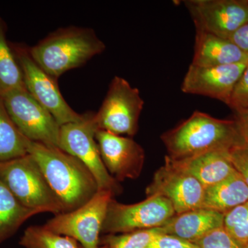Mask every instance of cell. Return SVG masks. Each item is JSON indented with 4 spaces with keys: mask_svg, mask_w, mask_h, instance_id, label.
I'll return each instance as SVG.
<instances>
[{
    "mask_svg": "<svg viewBox=\"0 0 248 248\" xmlns=\"http://www.w3.org/2000/svg\"><path fill=\"white\" fill-rule=\"evenodd\" d=\"M184 4L196 31L222 38H231L248 22V0H186Z\"/></svg>",
    "mask_w": 248,
    "mask_h": 248,
    "instance_id": "8fae6325",
    "label": "cell"
},
{
    "mask_svg": "<svg viewBox=\"0 0 248 248\" xmlns=\"http://www.w3.org/2000/svg\"><path fill=\"white\" fill-rule=\"evenodd\" d=\"M229 40L248 57V22L238 29Z\"/></svg>",
    "mask_w": 248,
    "mask_h": 248,
    "instance_id": "f1b7e54d",
    "label": "cell"
},
{
    "mask_svg": "<svg viewBox=\"0 0 248 248\" xmlns=\"http://www.w3.org/2000/svg\"><path fill=\"white\" fill-rule=\"evenodd\" d=\"M228 107L234 111L248 108V63L235 86Z\"/></svg>",
    "mask_w": 248,
    "mask_h": 248,
    "instance_id": "484cf974",
    "label": "cell"
},
{
    "mask_svg": "<svg viewBox=\"0 0 248 248\" xmlns=\"http://www.w3.org/2000/svg\"><path fill=\"white\" fill-rule=\"evenodd\" d=\"M224 215L210 209L200 208L176 214L159 228L164 234L173 235L195 243L209 232L223 226Z\"/></svg>",
    "mask_w": 248,
    "mask_h": 248,
    "instance_id": "2e32d148",
    "label": "cell"
},
{
    "mask_svg": "<svg viewBox=\"0 0 248 248\" xmlns=\"http://www.w3.org/2000/svg\"><path fill=\"white\" fill-rule=\"evenodd\" d=\"M234 121L245 144L248 146V108L234 111Z\"/></svg>",
    "mask_w": 248,
    "mask_h": 248,
    "instance_id": "f546056e",
    "label": "cell"
},
{
    "mask_svg": "<svg viewBox=\"0 0 248 248\" xmlns=\"http://www.w3.org/2000/svg\"><path fill=\"white\" fill-rule=\"evenodd\" d=\"M194 244L199 248H244L223 226L209 232Z\"/></svg>",
    "mask_w": 248,
    "mask_h": 248,
    "instance_id": "d4e9b609",
    "label": "cell"
},
{
    "mask_svg": "<svg viewBox=\"0 0 248 248\" xmlns=\"http://www.w3.org/2000/svg\"><path fill=\"white\" fill-rule=\"evenodd\" d=\"M28 154L40 166L64 213L82 206L99 191L97 181L89 169L60 148L31 141Z\"/></svg>",
    "mask_w": 248,
    "mask_h": 248,
    "instance_id": "6da1fadb",
    "label": "cell"
},
{
    "mask_svg": "<svg viewBox=\"0 0 248 248\" xmlns=\"http://www.w3.org/2000/svg\"><path fill=\"white\" fill-rule=\"evenodd\" d=\"M94 117L95 112H86L80 122L61 125L60 148L76 156L89 169L97 181L99 190L108 191L115 197L122 189L103 163L95 139L98 128Z\"/></svg>",
    "mask_w": 248,
    "mask_h": 248,
    "instance_id": "5b68a950",
    "label": "cell"
},
{
    "mask_svg": "<svg viewBox=\"0 0 248 248\" xmlns=\"http://www.w3.org/2000/svg\"><path fill=\"white\" fill-rule=\"evenodd\" d=\"M11 45L22 70L28 92L50 112L60 125L82 120L84 113H78L68 105L60 92L57 79L34 61L29 53V47Z\"/></svg>",
    "mask_w": 248,
    "mask_h": 248,
    "instance_id": "30bf717a",
    "label": "cell"
},
{
    "mask_svg": "<svg viewBox=\"0 0 248 248\" xmlns=\"http://www.w3.org/2000/svg\"><path fill=\"white\" fill-rule=\"evenodd\" d=\"M248 202V186L237 171L205 188L202 208L225 214Z\"/></svg>",
    "mask_w": 248,
    "mask_h": 248,
    "instance_id": "ac0fdd59",
    "label": "cell"
},
{
    "mask_svg": "<svg viewBox=\"0 0 248 248\" xmlns=\"http://www.w3.org/2000/svg\"><path fill=\"white\" fill-rule=\"evenodd\" d=\"M223 227L244 248L248 242V202L225 214Z\"/></svg>",
    "mask_w": 248,
    "mask_h": 248,
    "instance_id": "cb8c5ba5",
    "label": "cell"
},
{
    "mask_svg": "<svg viewBox=\"0 0 248 248\" xmlns=\"http://www.w3.org/2000/svg\"><path fill=\"white\" fill-rule=\"evenodd\" d=\"M105 44L90 28L68 27L53 31L37 45L29 47L34 61L58 79L106 50Z\"/></svg>",
    "mask_w": 248,
    "mask_h": 248,
    "instance_id": "3957f363",
    "label": "cell"
},
{
    "mask_svg": "<svg viewBox=\"0 0 248 248\" xmlns=\"http://www.w3.org/2000/svg\"><path fill=\"white\" fill-rule=\"evenodd\" d=\"M143 106L139 89L122 77L115 76L100 108L95 112L98 130L133 138L138 132Z\"/></svg>",
    "mask_w": 248,
    "mask_h": 248,
    "instance_id": "8992f818",
    "label": "cell"
},
{
    "mask_svg": "<svg viewBox=\"0 0 248 248\" xmlns=\"http://www.w3.org/2000/svg\"><path fill=\"white\" fill-rule=\"evenodd\" d=\"M248 63V57L229 39L196 31L194 55L191 64L213 67Z\"/></svg>",
    "mask_w": 248,
    "mask_h": 248,
    "instance_id": "9a60e30c",
    "label": "cell"
},
{
    "mask_svg": "<svg viewBox=\"0 0 248 248\" xmlns=\"http://www.w3.org/2000/svg\"><path fill=\"white\" fill-rule=\"evenodd\" d=\"M146 248H199L197 245L173 235L160 231L152 238Z\"/></svg>",
    "mask_w": 248,
    "mask_h": 248,
    "instance_id": "4316f807",
    "label": "cell"
},
{
    "mask_svg": "<svg viewBox=\"0 0 248 248\" xmlns=\"http://www.w3.org/2000/svg\"><path fill=\"white\" fill-rule=\"evenodd\" d=\"M6 22L0 17V97L19 88H26L22 70L6 38Z\"/></svg>",
    "mask_w": 248,
    "mask_h": 248,
    "instance_id": "ffe728a7",
    "label": "cell"
},
{
    "mask_svg": "<svg viewBox=\"0 0 248 248\" xmlns=\"http://www.w3.org/2000/svg\"><path fill=\"white\" fill-rule=\"evenodd\" d=\"M1 97L11 120L26 138L60 148L61 125L26 88L15 89Z\"/></svg>",
    "mask_w": 248,
    "mask_h": 248,
    "instance_id": "52a82bcc",
    "label": "cell"
},
{
    "mask_svg": "<svg viewBox=\"0 0 248 248\" xmlns=\"http://www.w3.org/2000/svg\"><path fill=\"white\" fill-rule=\"evenodd\" d=\"M113 197L108 191L99 190L82 206L55 215L43 226L55 234L73 238L82 248H98L108 206Z\"/></svg>",
    "mask_w": 248,
    "mask_h": 248,
    "instance_id": "9c48e42d",
    "label": "cell"
},
{
    "mask_svg": "<svg viewBox=\"0 0 248 248\" xmlns=\"http://www.w3.org/2000/svg\"><path fill=\"white\" fill-rule=\"evenodd\" d=\"M168 157L182 160L209 151H229L244 144L234 120H219L201 111L162 134Z\"/></svg>",
    "mask_w": 248,
    "mask_h": 248,
    "instance_id": "7a4b0ae2",
    "label": "cell"
},
{
    "mask_svg": "<svg viewBox=\"0 0 248 248\" xmlns=\"http://www.w3.org/2000/svg\"><path fill=\"white\" fill-rule=\"evenodd\" d=\"M95 139L103 163L117 182L137 179L140 175L145 153L132 138L97 130Z\"/></svg>",
    "mask_w": 248,
    "mask_h": 248,
    "instance_id": "4fadbf2b",
    "label": "cell"
},
{
    "mask_svg": "<svg viewBox=\"0 0 248 248\" xmlns=\"http://www.w3.org/2000/svg\"><path fill=\"white\" fill-rule=\"evenodd\" d=\"M228 156L235 170L241 174L248 186V146L241 144L228 152Z\"/></svg>",
    "mask_w": 248,
    "mask_h": 248,
    "instance_id": "83f0119b",
    "label": "cell"
},
{
    "mask_svg": "<svg viewBox=\"0 0 248 248\" xmlns=\"http://www.w3.org/2000/svg\"><path fill=\"white\" fill-rule=\"evenodd\" d=\"M24 248H79L78 241L69 236L55 234L42 226H30L19 240Z\"/></svg>",
    "mask_w": 248,
    "mask_h": 248,
    "instance_id": "7402d4cb",
    "label": "cell"
},
{
    "mask_svg": "<svg viewBox=\"0 0 248 248\" xmlns=\"http://www.w3.org/2000/svg\"><path fill=\"white\" fill-rule=\"evenodd\" d=\"M174 215L170 202L159 196L147 197L143 202L130 205L119 203L112 198L108 206L102 234L161 228Z\"/></svg>",
    "mask_w": 248,
    "mask_h": 248,
    "instance_id": "ba28073f",
    "label": "cell"
},
{
    "mask_svg": "<svg viewBox=\"0 0 248 248\" xmlns=\"http://www.w3.org/2000/svg\"><path fill=\"white\" fill-rule=\"evenodd\" d=\"M205 188L197 179L176 166L168 156L147 187V197L159 196L172 204L176 214L202 208Z\"/></svg>",
    "mask_w": 248,
    "mask_h": 248,
    "instance_id": "7c38bea8",
    "label": "cell"
},
{
    "mask_svg": "<svg viewBox=\"0 0 248 248\" xmlns=\"http://www.w3.org/2000/svg\"><path fill=\"white\" fill-rule=\"evenodd\" d=\"M248 63L213 67L190 64L183 79L182 92L213 98L228 106L235 86Z\"/></svg>",
    "mask_w": 248,
    "mask_h": 248,
    "instance_id": "5bb4252c",
    "label": "cell"
},
{
    "mask_svg": "<svg viewBox=\"0 0 248 248\" xmlns=\"http://www.w3.org/2000/svg\"><path fill=\"white\" fill-rule=\"evenodd\" d=\"M0 179L24 206L41 213H64L58 196L30 154L0 162Z\"/></svg>",
    "mask_w": 248,
    "mask_h": 248,
    "instance_id": "277c9868",
    "label": "cell"
},
{
    "mask_svg": "<svg viewBox=\"0 0 248 248\" xmlns=\"http://www.w3.org/2000/svg\"><path fill=\"white\" fill-rule=\"evenodd\" d=\"M40 213L24 206L0 179V244L16 234L29 218Z\"/></svg>",
    "mask_w": 248,
    "mask_h": 248,
    "instance_id": "d6986e66",
    "label": "cell"
},
{
    "mask_svg": "<svg viewBox=\"0 0 248 248\" xmlns=\"http://www.w3.org/2000/svg\"><path fill=\"white\" fill-rule=\"evenodd\" d=\"M244 248H248V242L247 243V244L245 245V246H244Z\"/></svg>",
    "mask_w": 248,
    "mask_h": 248,
    "instance_id": "4dcf8cb0",
    "label": "cell"
},
{
    "mask_svg": "<svg viewBox=\"0 0 248 248\" xmlns=\"http://www.w3.org/2000/svg\"><path fill=\"white\" fill-rule=\"evenodd\" d=\"M228 152L209 151L182 160L169 158L178 167L193 176L204 188H206L222 182L236 172Z\"/></svg>",
    "mask_w": 248,
    "mask_h": 248,
    "instance_id": "e0dca14e",
    "label": "cell"
},
{
    "mask_svg": "<svg viewBox=\"0 0 248 248\" xmlns=\"http://www.w3.org/2000/svg\"><path fill=\"white\" fill-rule=\"evenodd\" d=\"M30 142L11 120L0 97V162L27 155Z\"/></svg>",
    "mask_w": 248,
    "mask_h": 248,
    "instance_id": "44dd1931",
    "label": "cell"
},
{
    "mask_svg": "<svg viewBox=\"0 0 248 248\" xmlns=\"http://www.w3.org/2000/svg\"><path fill=\"white\" fill-rule=\"evenodd\" d=\"M159 228L123 234H102L98 248H146Z\"/></svg>",
    "mask_w": 248,
    "mask_h": 248,
    "instance_id": "603a6c76",
    "label": "cell"
}]
</instances>
